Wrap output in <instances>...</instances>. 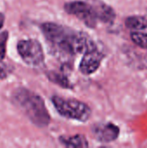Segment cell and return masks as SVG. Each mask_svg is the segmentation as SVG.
Instances as JSON below:
<instances>
[{"label":"cell","mask_w":147,"mask_h":148,"mask_svg":"<svg viewBox=\"0 0 147 148\" xmlns=\"http://www.w3.org/2000/svg\"><path fill=\"white\" fill-rule=\"evenodd\" d=\"M41 29L51 47L66 56L83 54L95 45V42L86 33L73 30L59 23H43Z\"/></svg>","instance_id":"obj_1"},{"label":"cell","mask_w":147,"mask_h":148,"mask_svg":"<svg viewBox=\"0 0 147 148\" xmlns=\"http://www.w3.org/2000/svg\"><path fill=\"white\" fill-rule=\"evenodd\" d=\"M12 101L36 127H46L50 123V115L45 102L37 94L24 88H19L13 93Z\"/></svg>","instance_id":"obj_2"},{"label":"cell","mask_w":147,"mask_h":148,"mask_svg":"<svg viewBox=\"0 0 147 148\" xmlns=\"http://www.w3.org/2000/svg\"><path fill=\"white\" fill-rule=\"evenodd\" d=\"M51 101L59 114L67 119L86 122L91 116L90 108L81 101L54 95Z\"/></svg>","instance_id":"obj_3"},{"label":"cell","mask_w":147,"mask_h":148,"mask_svg":"<svg viewBox=\"0 0 147 148\" xmlns=\"http://www.w3.org/2000/svg\"><path fill=\"white\" fill-rule=\"evenodd\" d=\"M17 53L29 66L41 67L44 64V53L41 43L36 39H24L17 42Z\"/></svg>","instance_id":"obj_4"},{"label":"cell","mask_w":147,"mask_h":148,"mask_svg":"<svg viewBox=\"0 0 147 148\" xmlns=\"http://www.w3.org/2000/svg\"><path fill=\"white\" fill-rule=\"evenodd\" d=\"M65 11L77 17L88 28H95L98 23L96 13L89 0H75L68 2L64 5Z\"/></svg>","instance_id":"obj_5"},{"label":"cell","mask_w":147,"mask_h":148,"mask_svg":"<svg viewBox=\"0 0 147 148\" xmlns=\"http://www.w3.org/2000/svg\"><path fill=\"white\" fill-rule=\"evenodd\" d=\"M104 54L99 49L97 45H94L83 53V56L79 65V70L85 75L94 74L100 68L103 59Z\"/></svg>","instance_id":"obj_6"},{"label":"cell","mask_w":147,"mask_h":148,"mask_svg":"<svg viewBox=\"0 0 147 148\" xmlns=\"http://www.w3.org/2000/svg\"><path fill=\"white\" fill-rule=\"evenodd\" d=\"M92 132L94 137L101 143L113 142L116 140L120 135L119 127L110 122L94 125Z\"/></svg>","instance_id":"obj_7"},{"label":"cell","mask_w":147,"mask_h":148,"mask_svg":"<svg viewBox=\"0 0 147 148\" xmlns=\"http://www.w3.org/2000/svg\"><path fill=\"white\" fill-rule=\"evenodd\" d=\"M95 10L96 16L98 21L103 23L111 24L114 22L116 18V14L114 10L106 3H104L101 0H89Z\"/></svg>","instance_id":"obj_8"},{"label":"cell","mask_w":147,"mask_h":148,"mask_svg":"<svg viewBox=\"0 0 147 148\" xmlns=\"http://www.w3.org/2000/svg\"><path fill=\"white\" fill-rule=\"evenodd\" d=\"M59 140L61 144H62L66 147L85 148L89 146L87 138L81 134H75L74 136H69V137L62 136L60 137Z\"/></svg>","instance_id":"obj_9"},{"label":"cell","mask_w":147,"mask_h":148,"mask_svg":"<svg viewBox=\"0 0 147 148\" xmlns=\"http://www.w3.org/2000/svg\"><path fill=\"white\" fill-rule=\"evenodd\" d=\"M126 27L133 31H140L147 29V16L134 15L128 16L125 21Z\"/></svg>","instance_id":"obj_10"},{"label":"cell","mask_w":147,"mask_h":148,"mask_svg":"<svg viewBox=\"0 0 147 148\" xmlns=\"http://www.w3.org/2000/svg\"><path fill=\"white\" fill-rule=\"evenodd\" d=\"M47 76L49 81L52 82L59 85L62 88H72V83L67 77V75L61 72H56V71H49L47 73Z\"/></svg>","instance_id":"obj_11"},{"label":"cell","mask_w":147,"mask_h":148,"mask_svg":"<svg viewBox=\"0 0 147 148\" xmlns=\"http://www.w3.org/2000/svg\"><path fill=\"white\" fill-rule=\"evenodd\" d=\"M131 39L137 46L147 50V33L142 31H133L131 33Z\"/></svg>","instance_id":"obj_12"},{"label":"cell","mask_w":147,"mask_h":148,"mask_svg":"<svg viewBox=\"0 0 147 148\" xmlns=\"http://www.w3.org/2000/svg\"><path fill=\"white\" fill-rule=\"evenodd\" d=\"M8 36H9V33L7 31H4L0 35V60L5 57L6 43H7Z\"/></svg>","instance_id":"obj_13"},{"label":"cell","mask_w":147,"mask_h":148,"mask_svg":"<svg viewBox=\"0 0 147 148\" xmlns=\"http://www.w3.org/2000/svg\"><path fill=\"white\" fill-rule=\"evenodd\" d=\"M8 76V71L6 68L0 63V79H5Z\"/></svg>","instance_id":"obj_14"},{"label":"cell","mask_w":147,"mask_h":148,"mask_svg":"<svg viewBox=\"0 0 147 148\" xmlns=\"http://www.w3.org/2000/svg\"><path fill=\"white\" fill-rule=\"evenodd\" d=\"M4 15L3 14V13H1L0 12V29L3 28V23H4Z\"/></svg>","instance_id":"obj_15"}]
</instances>
